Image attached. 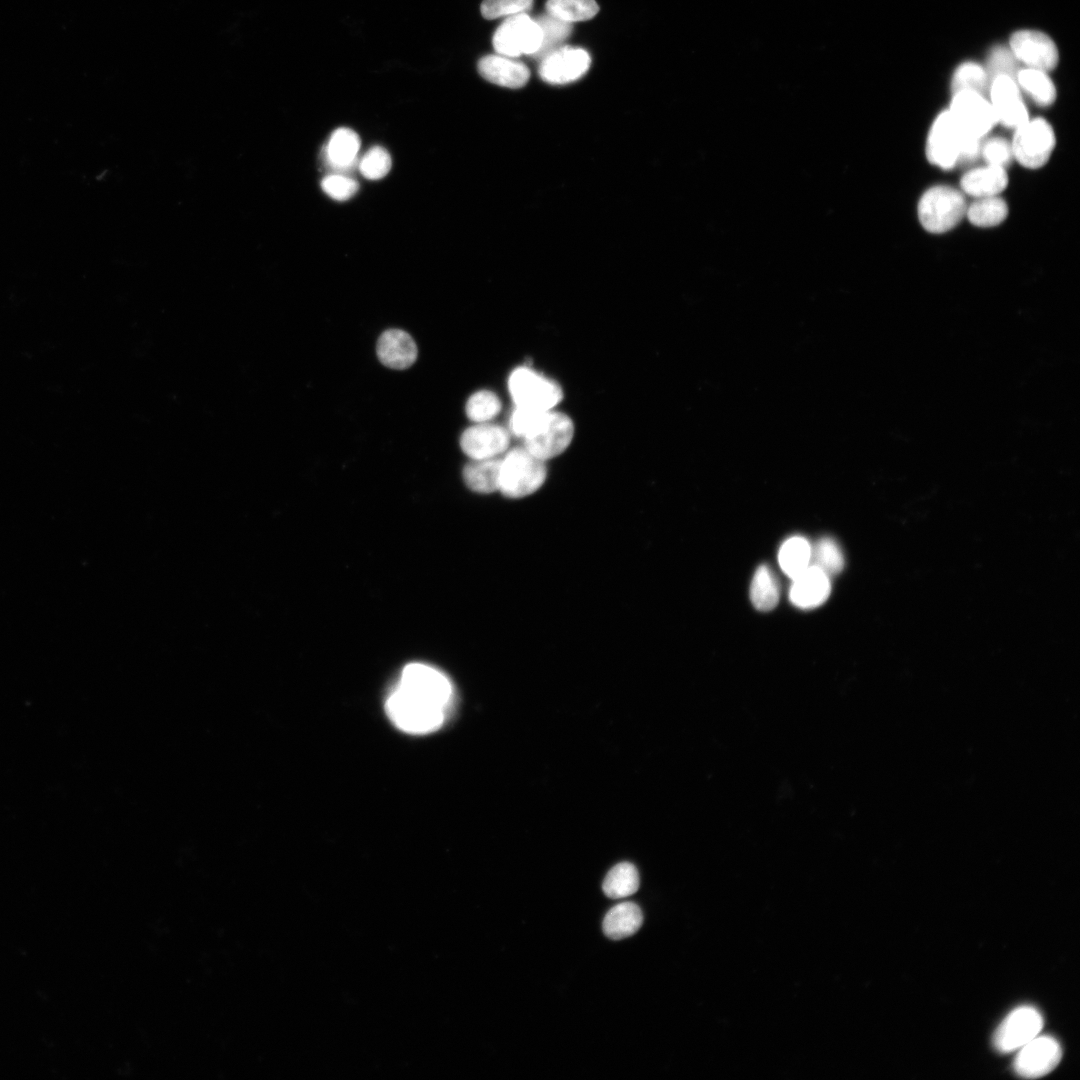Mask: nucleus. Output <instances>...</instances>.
<instances>
[{
  "label": "nucleus",
  "instance_id": "f257e3e1",
  "mask_svg": "<svg viewBox=\"0 0 1080 1080\" xmlns=\"http://www.w3.org/2000/svg\"><path fill=\"white\" fill-rule=\"evenodd\" d=\"M453 687L439 670L421 663L407 665L385 702L389 719L410 734H428L444 723L453 702Z\"/></svg>",
  "mask_w": 1080,
  "mask_h": 1080
},
{
  "label": "nucleus",
  "instance_id": "f03ea898",
  "mask_svg": "<svg viewBox=\"0 0 1080 1080\" xmlns=\"http://www.w3.org/2000/svg\"><path fill=\"white\" fill-rule=\"evenodd\" d=\"M980 150L981 139L965 132L949 110L936 117L926 144L929 162L942 169H951L959 161H973L979 156Z\"/></svg>",
  "mask_w": 1080,
  "mask_h": 1080
},
{
  "label": "nucleus",
  "instance_id": "7ed1b4c3",
  "mask_svg": "<svg viewBox=\"0 0 1080 1080\" xmlns=\"http://www.w3.org/2000/svg\"><path fill=\"white\" fill-rule=\"evenodd\" d=\"M967 204L959 190L945 185L929 188L920 198L918 218L930 233H945L966 215Z\"/></svg>",
  "mask_w": 1080,
  "mask_h": 1080
},
{
  "label": "nucleus",
  "instance_id": "20e7f679",
  "mask_svg": "<svg viewBox=\"0 0 1080 1080\" xmlns=\"http://www.w3.org/2000/svg\"><path fill=\"white\" fill-rule=\"evenodd\" d=\"M544 462L525 448L511 450L501 460L499 490L510 498H521L534 493L546 478Z\"/></svg>",
  "mask_w": 1080,
  "mask_h": 1080
},
{
  "label": "nucleus",
  "instance_id": "39448f33",
  "mask_svg": "<svg viewBox=\"0 0 1080 1080\" xmlns=\"http://www.w3.org/2000/svg\"><path fill=\"white\" fill-rule=\"evenodd\" d=\"M510 395L517 407L549 411L562 400L558 383L530 367H518L508 379Z\"/></svg>",
  "mask_w": 1080,
  "mask_h": 1080
},
{
  "label": "nucleus",
  "instance_id": "423d86ee",
  "mask_svg": "<svg viewBox=\"0 0 1080 1080\" xmlns=\"http://www.w3.org/2000/svg\"><path fill=\"white\" fill-rule=\"evenodd\" d=\"M1055 143V133L1049 122L1043 118L1029 119L1015 129L1011 142L1013 158L1023 167L1040 168L1048 162Z\"/></svg>",
  "mask_w": 1080,
  "mask_h": 1080
},
{
  "label": "nucleus",
  "instance_id": "0eeeda50",
  "mask_svg": "<svg viewBox=\"0 0 1080 1080\" xmlns=\"http://www.w3.org/2000/svg\"><path fill=\"white\" fill-rule=\"evenodd\" d=\"M542 30L535 19L525 13L508 17L495 31L492 43L502 56L535 55L542 43Z\"/></svg>",
  "mask_w": 1080,
  "mask_h": 1080
},
{
  "label": "nucleus",
  "instance_id": "6e6552de",
  "mask_svg": "<svg viewBox=\"0 0 1080 1080\" xmlns=\"http://www.w3.org/2000/svg\"><path fill=\"white\" fill-rule=\"evenodd\" d=\"M573 435L574 425L570 417L550 410L541 425L524 438V448L545 461L565 451Z\"/></svg>",
  "mask_w": 1080,
  "mask_h": 1080
},
{
  "label": "nucleus",
  "instance_id": "1a4fd4ad",
  "mask_svg": "<svg viewBox=\"0 0 1080 1080\" xmlns=\"http://www.w3.org/2000/svg\"><path fill=\"white\" fill-rule=\"evenodd\" d=\"M1042 1027L1043 1017L1036 1008L1020 1006L1000 1023L993 1036V1045L1001 1053L1015 1051L1035 1038Z\"/></svg>",
  "mask_w": 1080,
  "mask_h": 1080
},
{
  "label": "nucleus",
  "instance_id": "9d476101",
  "mask_svg": "<svg viewBox=\"0 0 1080 1080\" xmlns=\"http://www.w3.org/2000/svg\"><path fill=\"white\" fill-rule=\"evenodd\" d=\"M948 110L965 132L980 139L998 123L990 101L983 94L977 92L958 91L953 93Z\"/></svg>",
  "mask_w": 1080,
  "mask_h": 1080
},
{
  "label": "nucleus",
  "instance_id": "9b49d317",
  "mask_svg": "<svg viewBox=\"0 0 1080 1080\" xmlns=\"http://www.w3.org/2000/svg\"><path fill=\"white\" fill-rule=\"evenodd\" d=\"M1061 1057L1062 1048L1055 1038L1037 1035L1019 1048L1013 1068L1023 1078H1039L1054 1070Z\"/></svg>",
  "mask_w": 1080,
  "mask_h": 1080
},
{
  "label": "nucleus",
  "instance_id": "f8f14e48",
  "mask_svg": "<svg viewBox=\"0 0 1080 1080\" xmlns=\"http://www.w3.org/2000/svg\"><path fill=\"white\" fill-rule=\"evenodd\" d=\"M1010 50L1027 67L1048 71L1058 63V50L1053 40L1043 32L1020 30L1010 38Z\"/></svg>",
  "mask_w": 1080,
  "mask_h": 1080
},
{
  "label": "nucleus",
  "instance_id": "ddd939ff",
  "mask_svg": "<svg viewBox=\"0 0 1080 1080\" xmlns=\"http://www.w3.org/2000/svg\"><path fill=\"white\" fill-rule=\"evenodd\" d=\"M590 63V55L584 49L559 47L542 59L539 75L550 84H566L581 78Z\"/></svg>",
  "mask_w": 1080,
  "mask_h": 1080
},
{
  "label": "nucleus",
  "instance_id": "4468645a",
  "mask_svg": "<svg viewBox=\"0 0 1080 1080\" xmlns=\"http://www.w3.org/2000/svg\"><path fill=\"white\" fill-rule=\"evenodd\" d=\"M990 103L997 121L1008 128L1016 129L1029 120L1020 88L1015 79L998 76L989 85Z\"/></svg>",
  "mask_w": 1080,
  "mask_h": 1080
},
{
  "label": "nucleus",
  "instance_id": "2eb2a0df",
  "mask_svg": "<svg viewBox=\"0 0 1080 1080\" xmlns=\"http://www.w3.org/2000/svg\"><path fill=\"white\" fill-rule=\"evenodd\" d=\"M509 442L504 427L487 422L466 429L460 438L463 452L472 459L494 458L508 448Z\"/></svg>",
  "mask_w": 1080,
  "mask_h": 1080
},
{
  "label": "nucleus",
  "instance_id": "dca6fc26",
  "mask_svg": "<svg viewBox=\"0 0 1080 1080\" xmlns=\"http://www.w3.org/2000/svg\"><path fill=\"white\" fill-rule=\"evenodd\" d=\"M830 593V577L817 566L809 565L792 579L789 599L798 608L813 609L822 605Z\"/></svg>",
  "mask_w": 1080,
  "mask_h": 1080
},
{
  "label": "nucleus",
  "instance_id": "f3484780",
  "mask_svg": "<svg viewBox=\"0 0 1080 1080\" xmlns=\"http://www.w3.org/2000/svg\"><path fill=\"white\" fill-rule=\"evenodd\" d=\"M377 355L385 366L392 369H405L415 362L417 347L405 331L389 329L378 339Z\"/></svg>",
  "mask_w": 1080,
  "mask_h": 1080
},
{
  "label": "nucleus",
  "instance_id": "a211bd4d",
  "mask_svg": "<svg viewBox=\"0 0 1080 1080\" xmlns=\"http://www.w3.org/2000/svg\"><path fill=\"white\" fill-rule=\"evenodd\" d=\"M479 74L487 81L507 88L524 86L529 77L528 67L502 55H486L478 62Z\"/></svg>",
  "mask_w": 1080,
  "mask_h": 1080
},
{
  "label": "nucleus",
  "instance_id": "6ab92c4d",
  "mask_svg": "<svg viewBox=\"0 0 1080 1080\" xmlns=\"http://www.w3.org/2000/svg\"><path fill=\"white\" fill-rule=\"evenodd\" d=\"M360 139L353 130L341 127L333 131L325 149L324 161L328 168L342 173L349 171L357 162Z\"/></svg>",
  "mask_w": 1080,
  "mask_h": 1080
},
{
  "label": "nucleus",
  "instance_id": "aec40b11",
  "mask_svg": "<svg viewBox=\"0 0 1080 1080\" xmlns=\"http://www.w3.org/2000/svg\"><path fill=\"white\" fill-rule=\"evenodd\" d=\"M1007 184L1005 168L988 164L968 171L960 181L963 192L975 198L999 195Z\"/></svg>",
  "mask_w": 1080,
  "mask_h": 1080
},
{
  "label": "nucleus",
  "instance_id": "412c9836",
  "mask_svg": "<svg viewBox=\"0 0 1080 1080\" xmlns=\"http://www.w3.org/2000/svg\"><path fill=\"white\" fill-rule=\"evenodd\" d=\"M643 923L640 907L632 902H623L612 907L602 923L604 934L613 940H620L635 934Z\"/></svg>",
  "mask_w": 1080,
  "mask_h": 1080
},
{
  "label": "nucleus",
  "instance_id": "4be33fe9",
  "mask_svg": "<svg viewBox=\"0 0 1080 1080\" xmlns=\"http://www.w3.org/2000/svg\"><path fill=\"white\" fill-rule=\"evenodd\" d=\"M501 459H472L464 468L466 485L478 493H491L499 490Z\"/></svg>",
  "mask_w": 1080,
  "mask_h": 1080
},
{
  "label": "nucleus",
  "instance_id": "5701e85b",
  "mask_svg": "<svg viewBox=\"0 0 1080 1080\" xmlns=\"http://www.w3.org/2000/svg\"><path fill=\"white\" fill-rule=\"evenodd\" d=\"M779 595V584L773 571L767 565H760L750 586L752 604L757 610L767 612L776 607Z\"/></svg>",
  "mask_w": 1080,
  "mask_h": 1080
},
{
  "label": "nucleus",
  "instance_id": "b1692460",
  "mask_svg": "<svg viewBox=\"0 0 1080 1080\" xmlns=\"http://www.w3.org/2000/svg\"><path fill=\"white\" fill-rule=\"evenodd\" d=\"M1016 82L1038 105H1051L1056 99V88L1046 71L1026 67L1018 71Z\"/></svg>",
  "mask_w": 1080,
  "mask_h": 1080
},
{
  "label": "nucleus",
  "instance_id": "393cba45",
  "mask_svg": "<svg viewBox=\"0 0 1080 1080\" xmlns=\"http://www.w3.org/2000/svg\"><path fill=\"white\" fill-rule=\"evenodd\" d=\"M778 561L782 571L793 579L810 565L811 545L804 537H790L781 545Z\"/></svg>",
  "mask_w": 1080,
  "mask_h": 1080
},
{
  "label": "nucleus",
  "instance_id": "a878e982",
  "mask_svg": "<svg viewBox=\"0 0 1080 1080\" xmlns=\"http://www.w3.org/2000/svg\"><path fill=\"white\" fill-rule=\"evenodd\" d=\"M639 883L637 868L629 862H622L610 869L604 878L602 888L609 898L619 899L634 894L639 888Z\"/></svg>",
  "mask_w": 1080,
  "mask_h": 1080
},
{
  "label": "nucleus",
  "instance_id": "bb28decb",
  "mask_svg": "<svg viewBox=\"0 0 1080 1080\" xmlns=\"http://www.w3.org/2000/svg\"><path fill=\"white\" fill-rule=\"evenodd\" d=\"M1008 215V205L998 195L976 198V201L967 206L966 216L969 221L982 228L994 227L1001 224Z\"/></svg>",
  "mask_w": 1080,
  "mask_h": 1080
},
{
  "label": "nucleus",
  "instance_id": "cd10ccee",
  "mask_svg": "<svg viewBox=\"0 0 1080 1080\" xmlns=\"http://www.w3.org/2000/svg\"><path fill=\"white\" fill-rule=\"evenodd\" d=\"M542 30V43L534 55L543 59L546 55L561 47L560 44L570 35L572 23L563 21L551 14L540 15L535 19Z\"/></svg>",
  "mask_w": 1080,
  "mask_h": 1080
},
{
  "label": "nucleus",
  "instance_id": "c85d7f7f",
  "mask_svg": "<svg viewBox=\"0 0 1080 1080\" xmlns=\"http://www.w3.org/2000/svg\"><path fill=\"white\" fill-rule=\"evenodd\" d=\"M546 9L549 14L573 23L593 18L599 7L595 0H548Z\"/></svg>",
  "mask_w": 1080,
  "mask_h": 1080
},
{
  "label": "nucleus",
  "instance_id": "c756f323",
  "mask_svg": "<svg viewBox=\"0 0 1080 1080\" xmlns=\"http://www.w3.org/2000/svg\"><path fill=\"white\" fill-rule=\"evenodd\" d=\"M811 561L829 577L840 573L845 563L839 545L829 537L819 539L811 547Z\"/></svg>",
  "mask_w": 1080,
  "mask_h": 1080
},
{
  "label": "nucleus",
  "instance_id": "7c9ffc66",
  "mask_svg": "<svg viewBox=\"0 0 1080 1080\" xmlns=\"http://www.w3.org/2000/svg\"><path fill=\"white\" fill-rule=\"evenodd\" d=\"M990 78L981 65L974 62H965L958 66L952 77L953 93L958 91H973L984 94L989 89Z\"/></svg>",
  "mask_w": 1080,
  "mask_h": 1080
},
{
  "label": "nucleus",
  "instance_id": "2f4dec72",
  "mask_svg": "<svg viewBox=\"0 0 1080 1080\" xmlns=\"http://www.w3.org/2000/svg\"><path fill=\"white\" fill-rule=\"evenodd\" d=\"M465 410L470 420L485 423L500 412L501 402L493 392L481 390L469 397Z\"/></svg>",
  "mask_w": 1080,
  "mask_h": 1080
},
{
  "label": "nucleus",
  "instance_id": "473e14b6",
  "mask_svg": "<svg viewBox=\"0 0 1080 1080\" xmlns=\"http://www.w3.org/2000/svg\"><path fill=\"white\" fill-rule=\"evenodd\" d=\"M392 161L388 151L381 146L370 148L359 161V171L369 180L385 177L391 169Z\"/></svg>",
  "mask_w": 1080,
  "mask_h": 1080
},
{
  "label": "nucleus",
  "instance_id": "72a5a7b5",
  "mask_svg": "<svg viewBox=\"0 0 1080 1080\" xmlns=\"http://www.w3.org/2000/svg\"><path fill=\"white\" fill-rule=\"evenodd\" d=\"M549 411L516 406L509 422L511 432L515 436L526 438L541 425Z\"/></svg>",
  "mask_w": 1080,
  "mask_h": 1080
},
{
  "label": "nucleus",
  "instance_id": "f704fd0d",
  "mask_svg": "<svg viewBox=\"0 0 1080 1080\" xmlns=\"http://www.w3.org/2000/svg\"><path fill=\"white\" fill-rule=\"evenodd\" d=\"M1017 59L1010 48L997 46L993 48L988 57L987 74L990 82L998 76H1008L1016 80L1019 71Z\"/></svg>",
  "mask_w": 1080,
  "mask_h": 1080
},
{
  "label": "nucleus",
  "instance_id": "c9c22d12",
  "mask_svg": "<svg viewBox=\"0 0 1080 1080\" xmlns=\"http://www.w3.org/2000/svg\"><path fill=\"white\" fill-rule=\"evenodd\" d=\"M321 188L332 199L346 201L357 193L359 185L355 179L347 175L332 173L322 179Z\"/></svg>",
  "mask_w": 1080,
  "mask_h": 1080
},
{
  "label": "nucleus",
  "instance_id": "e433bc0d",
  "mask_svg": "<svg viewBox=\"0 0 1080 1080\" xmlns=\"http://www.w3.org/2000/svg\"><path fill=\"white\" fill-rule=\"evenodd\" d=\"M533 0H483L481 13L485 19H496L523 13L532 6Z\"/></svg>",
  "mask_w": 1080,
  "mask_h": 1080
},
{
  "label": "nucleus",
  "instance_id": "4c0bfd02",
  "mask_svg": "<svg viewBox=\"0 0 1080 1080\" xmlns=\"http://www.w3.org/2000/svg\"><path fill=\"white\" fill-rule=\"evenodd\" d=\"M986 164L1005 168L1013 158L1011 143L1001 137H994L981 145Z\"/></svg>",
  "mask_w": 1080,
  "mask_h": 1080
}]
</instances>
